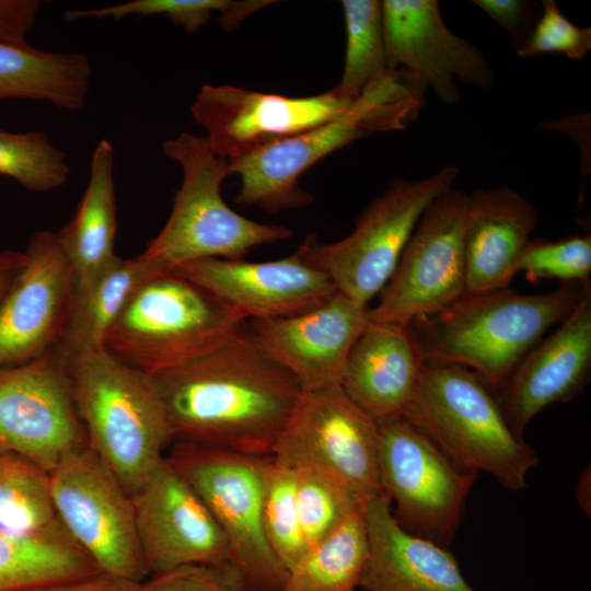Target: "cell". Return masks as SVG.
Wrapping results in <instances>:
<instances>
[{
    "label": "cell",
    "instance_id": "obj_1",
    "mask_svg": "<svg viewBox=\"0 0 591 591\" xmlns=\"http://www.w3.org/2000/svg\"><path fill=\"white\" fill-rule=\"evenodd\" d=\"M151 379L173 442L255 456L273 454L302 394L297 380L241 332Z\"/></svg>",
    "mask_w": 591,
    "mask_h": 591
},
{
    "label": "cell",
    "instance_id": "obj_2",
    "mask_svg": "<svg viewBox=\"0 0 591 591\" xmlns=\"http://www.w3.org/2000/svg\"><path fill=\"white\" fill-rule=\"evenodd\" d=\"M590 291L587 282L563 283L544 293L509 288L466 293L407 328L424 362L465 367L497 389L545 332L565 321Z\"/></svg>",
    "mask_w": 591,
    "mask_h": 591
},
{
    "label": "cell",
    "instance_id": "obj_3",
    "mask_svg": "<svg viewBox=\"0 0 591 591\" xmlns=\"http://www.w3.org/2000/svg\"><path fill=\"white\" fill-rule=\"evenodd\" d=\"M65 354L88 447L132 495L173 442L152 379L105 347Z\"/></svg>",
    "mask_w": 591,
    "mask_h": 591
},
{
    "label": "cell",
    "instance_id": "obj_4",
    "mask_svg": "<svg viewBox=\"0 0 591 591\" xmlns=\"http://www.w3.org/2000/svg\"><path fill=\"white\" fill-rule=\"evenodd\" d=\"M404 419L425 433L456 466L486 473L502 487H528L536 451L509 427L496 394L474 371L424 362Z\"/></svg>",
    "mask_w": 591,
    "mask_h": 591
},
{
    "label": "cell",
    "instance_id": "obj_5",
    "mask_svg": "<svg viewBox=\"0 0 591 591\" xmlns=\"http://www.w3.org/2000/svg\"><path fill=\"white\" fill-rule=\"evenodd\" d=\"M162 149L181 165L183 179L167 221L139 255L152 267L163 271L205 258L242 259L255 246L291 236L290 229L250 220L224 202L229 162L206 137L182 132Z\"/></svg>",
    "mask_w": 591,
    "mask_h": 591
},
{
    "label": "cell",
    "instance_id": "obj_6",
    "mask_svg": "<svg viewBox=\"0 0 591 591\" xmlns=\"http://www.w3.org/2000/svg\"><path fill=\"white\" fill-rule=\"evenodd\" d=\"M245 317L174 270L146 279L106 335L104 347L152 376L217 348Z\"/></svg>",
    "mask_w": 591,
    "mask_h": 591
},
{
    "label": "cell",
    "instance_id": "obj_7",
    "mask_svg": "<svg viewBox=\"0 0 591 591\" xmlns=\"http://www.w3.org/2000/svg\"><path fill=\"white\" fill-rule=\"evenodd\" d=\"M166 459L212 513L244 590L282 591L288 571L268 542L263 518L268 456L173 442Z\"/></svg>",
    "mask_w": 591,
    "mask_h": 591
},
{
    "label": "cell",
    "instance_id": "obj_8",
    "mask_svg": "<svg viewBox=\"0 0 591 591\" xmlns=\"http://www.w3.org/2000/svg\"><path fill=\"white\" fill-rule=\"evenodd\" d=\"M459 174L450 164L424 179H395L357 217L349 235L327 244L311 234L297 250L340 293L368 306L390 280L425 210L453 187Z\"/></svg>",
    "mask_w": 591,
    "mask_h": 591
},
{
    "label": "cell",
    "instance_id": "obj_9",
    "mask_svg": "<svg viewBox=\"0 0 591 591\" xmlns=\"http://www.w3.org/2000/svg\"><path fill=\"white\" fill-rule=\"evenodd\" d=\"M53 501L74 543L103 572L142 583L147 568L131 495L89 447L49 472Z\"/></svg>",
    "mask_w": 591,
    "mask_h": 591
},
{
    "label": "cell",
    "instance_id": "obj_10",
    "mask_svg": "<svg viewBox=\"0 0 591 591\" xmlns=\"http://www.w3.org/2000/svg\"><path fill=\"white\" fill-rule=\"evenodd\" d=\"M379 444L380 424L338 385L302 392L271 456L333 477L364 506L384 495Z\"/></svg>",
    "mask_w": 591,
    "mask_h": 591
},
{
    "label": "cell",
    "instance_id": "obj_11",
    "mask_svg": "<svg viewBox=\"0 0 591 591\" xmlns=\"http://www.w3.org/2000/svg\"><path fill=\"white\" fill-rule=\"evenodd\" d=\"M379 471L382 491L394 502L398 523L447 547L478 474L456 466L404 418L380 424Z\"/></svg>",
    "mask_w": 591,
    "mask_h": 591
},
{
    "label": "cell",
    "instance_id": "obj_12",
    "mask_svg": "<svg viewBox=\"0 0 591 591\" xmlns=\"http://www.w3.org/2000/svg\"><path fill=\"white\" fill-rule=\"evenodd\" d=\"M466 193L453 187L422 213L370 322L407 327L448 309L466 294L464 224Z\"/></svg>",
    "mask_w": 591,
    "mask_h": 591
},
{
    "label": "cell",
    "instance_id": "obj_13",
    "mask_svg": "<svg viewBox=\"0 0 591 591\" xmlns=\"http://www.w3.org/2000/svg\"><path fill=\"white\" fill-rule=\"evenodd\" d=\"M85 447L67 356L59 346L27 363L0 368V452L50 472L68 453Z\"/></svg>",
    "mask_w": 591,
    "mask_h": 591
},
{
    "label": "cell",
    "instance_id": "obj_14",
    "mask_svg": "<svg viewBox=\"0 0 591 591\" xmlns=\"http://www.w3.org/2000/svg\"><path fill=\"white\" fill-rule=\"evenodd\" d=\"M394 130L387 113L369 90L343 115L245 157L228 160L240 177L236 202L276 213L302 208L313 196L299 184L315 163L374 131Z\"/></svg>",
    "mask_w": 591,
    "mask_h": 591
},
{
    "label": "cell",
    "instance_id": "obj_15",
    "mask_svg": "<svg viewBox=\"0 0 591 591\" xmlns=\"http://www.w3.org/2000/svg\"><path fill=\"white\" fill-rule=\"evenodd\" d=\"M354 102L336 88L316 95L290 97L229 84H204L190 112L205 129L212 150L233 160L332 120L346 113Z\"/></svg>",
    "mask_w": 591,
    "mask_h": 591
},
{
    "label": "cell",
    "instance_id": "obj_16",
    "mask_svg": "<svg viewBox=\"0 0 591 591\" xmlns=\"http://www.w3.org/2000/svg\"><path fill=\"white\" fill-rule=\"evenodd\" d=\"M131 498L150 576L186 566H230L229 547L212 513L166 457Z\"/></svg>",
    "mask_w": 591,
    "mask_h": 591
},
{
    "label": "cell",
    "instance_id": "obj_17",
    "mask_svg": "<svg viewBox=\"0 0 591 591\" xmlns=\"http://www.w3.org/2000/svg\"><path fill=\"white\" fill-rule=\"evenodd\" d=\"M383 34L389 69H402L444 105L461 99L456 80L489 89L494 70L482 51L452 33L436 0L382 1Z\"/></svg>",
    "mask_w": 591,
    "mask_h": 591
},
{
    "label": "cell",
    "instance_id": "obj_18",
    "mask_svg": "<svg viewBox=\"0 0 591 591\" xmlns=\"http://www.w3.org/2000/svg\"><path fill=\"white\" fill-rule=\"evenodd\" d=\"M24 253L25 264L0 304V368L58 346L73 303V276L56 233H34Z\"/></svg>",
    "mask_w": 591,
    "mask_h": 591
},
{
    "label": "cell",
    "instance_id": "obj_19",
    "mask_svg": "<svg viewBox=\"0 0 591 591\" xmlns=\"http://www.w3.org/2000/svg\"><path fill=\"white\" fill-rule=\"evenodd\" d=\"M369 306L339 291L306 312L253 320L251 336L302 392L340 385L349 352L369 323Z\"/></svg>",
    "mask_w": 591,
    "mask_h": 591
},
{
    "label": "cell",
    "instance_id": "obj_20",
    "mask_svg": "<svg viewBox=\"0 0 591 591\" xmlns=\"http://www.w3.org/2000/svg\"><path fill=\"white\" fill-rule=\"evenodd\" d=\"M172 270L237 310L245 320L300 314L338 292L331 278L310 265L298 250L268 262L205 258Z\"/></svg>",
    "mask_w": 591,
    "mask_h": 591
},
{
    "label": "cell",
    "instance_id": "obj_21",
    "mask_svg": "<svg viewBox=\"0 0 591 591\" xmlns=\"http://www.w3.org/2000/svg\"><path fill=\"white\" fill-rule=\"evenodd\" d=\"M591 374V291L560 327L540 341L496 390L503 416L520 438L549 405L566 403L587 386Z\"/></svg>",
    "mask_w": 591,
    "mask_h": 591
},
{
    "label": "cell",
    "instance_id": "obj_22",
    "mask_svg": "<svg viewBox=\"0 0 591 591\" xmlns=\"http://www.w3.org/2000/svg\"><path fill=\"white\" fill-rule=\"evenodd\" d=\"M368 555L364 591H476L445 547L404 529L384 495L363 508Z\"/></svg>",
    "mask_w": 591,
    "mask_h": 591
},
{
    "label": "cell",
    "instance_id": "obj_23",
    "mask_svg": "<svg viewBox=\"0 0 591 591\" xmlns=\"http://www.w3.org/2000/svg\"><path fill=\"white\" fill-rule=\"evenodd\" d=\"M538 223L536 208L510 185L467 195L464 252L466 293L508 288Z\"/></svg>",
    "mask_w": 591,
    "mask_h": 591
},
{
    "label": "cell",
    "instance_id": "obj_24",
    "mask_svg": "<svg viewBox=\"0 0 591 591\" xmlns=\"http://www.w3.org/2000/svg\"><path fill=\"white\" fill-rule=\"evenodd\" d=\"M424 361L407 327L370 322L344 369V392L379 424L405 417Z\"/></svg>",
    "mask_w": 591,
    "mask_h": 591
},
{
    "label": "cell",
    "instance_id": "obj_25",
    "mask_svg": "<svg viewBox=\"0 0 591 591\" xmlns=\"http://www.w3.org/2000/svg\"><path fill=\"white\" fill-rule=\"evenodd\" d=\"M116 230L114 147L102 139L92 152L88 186L77 211L56 233L73 276L74 290L86 285L116 257Z\"/></svg>",
    "mask_w": 591,
    "mask_h": 591
},
{
    "label": "cell",
    "instance_id": "obj_26",
    "mask_svg": "<svg viewBox=\"0 0 591 591\" xmlns=\"http://www.w3.org/2000/svg\"><path fill=\"white\" fill-rule=\"evenodd\" d=\"M90 79L91 65L83 54L0 40V101L27 99L74 112L85 103Z\"/></svg>",
    "mask_w": 591,
    "mask_h": 591
},
{
    "label": "cell",
    "instance_id": "obj_27",
    "mask_svg": "<svg viewBox=\"0 0 591 591\" xmlns=\"http://www.w3.org/2000/svg\"><path fill=\"white\" fill-rule=\"evenodd\" d=\"M160 270L139 255H118L93 279L74 290L70 316L59 343L65 352L104 347L105 338L139 286Z\"/></svg>",
    "mask_w": 591,
    "mask_h": 591
},
{
    "label": "cell",
    "instance_id": "obj_28",
    "mask_svg": "<svg viewBox=\"0 0 591 591\" xmlns=\"http://www.w3.org/2000/svg\"><path fill=\"white\" fill-rule=\"evenodd\" d=\"M101 572L66 531L24 535L0 530V591Z\"/></svg>",
    "mask_w": 591,
    "mask_h": 591
},
{
    "label": "cell",
    "instance_id": "obj_29",
    "mask_svg": "<svg viewBox=\"0 0 591 591\" xmlns=\"http://www.w3.org/2000/svg\"><path fill=\"white\" fill-rule=\"evenodd\" d=\"M363 508L308 548L288 571L282 591H354L359 587L368 555Z\"/></svg>",
    "mask_w": 591,
    "mask_h": 591
},
{
    "label": "cell",
    "instance_id": "obj_30",
    "mask_svg": "<svg viewBox=\"0 0 591 591\" xmlns=\"http://www.w3.org/2000/svg\"><path fill=\"white\" fill-rule=\"evenodd\" d=\"M0 530L24 535L66 531L53 501L49 472L9 452H0Z\"/></svg>",
    "mask_w": 591,
    "mask_h": 591
},
{
    "label": "cell",
    "instance_id": "obj_31",
    "mask_svg": "<svg viewBox=\"0 0 591 591\" xmlns=\"http://www.w3.org/2000/svg\"><path fill=\"white\" fill-rule=\"evenodd\" d=\"M346 54L339 83L345 97L356 101L364 88L385 73L387 68L382 1L343 0Z\"/></svg>",
    "mask_w": 591,
    "mask_h": 591
},
{
    "label": "cell",
    "instance_id": "obj_32",
    "mask_svg": "<svg viewBox=\"0 0 591 591\" xmlns=\"http://www.w3.org/2000/svg\"><path fill=\"white\" fill-rule=\"evenodd\" d=\"M275 3L268 0H132L95 9L69 10L65 12L66 22L89 19L121 20L127 16L163 15L186 32L201 28L213 12H219V23L224 31L235 28L243 20L258 10Z\"/></svg>",
    "mask_w": 591,
    "mask_h": 591
},
{
    "label": "cell",
    "instance_id": "obj_33",
    "mask_svg": "<svg viewBox=\"0 0 591 591\" xmlns=\"http://www.w3.org/2000/svg\"><path fill=\"white\" fill-rule=\"evenodd\" d=\"M0 175L15 179L30 192L45 193L67 183L70 166L66 153L46 134L0 128Z\"/></svg>",
    "mask_w": 591,
    "mask_h": 591
},
{
    "label": "cell",
    "instance_id": "obj_34",
    "mask_svg": "<svg viewBox=\"0 0 591 591\" xmlns=\"http://www.w3.org/2000/svg\"><path fill=\"white\" fill-rule=\"evenodd\" d=\"M296 486V468L268 456L263 501L264 526L275 555L287 571L309 548L300 524Z\"/></svg>",
    "mask_w": 591,
    "mask_h": 591
},
{
    "label": "cell",
    "instance_id": "obj_35",
    "mask_svg": "<svg viewBox=\"0 0 591 591\" xmlns=\"http://www.w3.org/2000/svg\"><path fill=\"white\" fill-rule=\"evenodd\" d=\"M297 507L302 532L311 547L336 531L364 506L344 485L313 468H296Z\"/></svg>",
    "mask_w": 591,
    "mask_h": 591
},
{
    "label": "cell",
    "instance_id": "obj_36",
    "mask_svg": "<svg viewBox=\"0 0 591 591\" xmlns=\"http://www.w3.org/2000/svg\"><path fill=\"white\" fill-rule=\"evenodd\" d=\"M517 273L531 281L556 279L563 283H587L591 275V235L556 241L530 240L521 252Z\"/></svg>",
    "mask_w": 591,
    "mask_h": 591
},
{
    "label": "cell",
    "instance_id": "obj_37",
    "mask_svg": "<svg viewBox=\"0 0 591 591\" xmlns=\"http://www.w3.org/2000/svg\"><path fill=\"white\" fill-rule=\"evenodd\" d=\"M591 50V28L571 23L554 0H544L542 13L525 40L515 48L519 57L561 53L582 59Z\"/></svg>",
    "mask_w": 591,
    "mask_h": 591
},
{
    "label": "cell",
    "instance_id": "obj_38",
    "mask_svg": "<svg viewBox=\"0 0 591 591\" xmlns=\"http://www.w3.org/2000/svg\"><path fill=\"white\" fill-rule=\"evenodd\" d=\"M141 591H245L230 566H186L153 573L141 583Z\"/></svg>",
    "mask_w": 591,
    "mask_h": 591
},
{
    "label": "cell",
    "instance_id": "obj_39",
    "mask_svg": "<svg viewBox=\"0 0 591 591\" xmlns=\"http://www.w3.org/2000/svg\"><path fill=\"white\" fill-rule=\"evenodd\" d=\"M39 8L38 0H0V40H25Z\"/></svg>",
    "mask_w": 591,
    "mask_h": 591
},
{
    "label": "cell",
    "instance_id": "obj_40",
    "mask_svg": "<svg viewBox=\"0 0 591 591\" xmlns=\"http://www.w3.org/2000/svg\"><path fill=\"white\" fill-rule=\"evenodd\" d=\"M474 4L495 20L511 38H517L515 48L520 45L533 3L522 0H475Z\"/></svg>",
    "mask_w": 591,
    "mask_h": 591
},
{
    "label": "cell",
    "instance_id": "obj_41",
    "mask_svg": "<svg viewBox=\"0 0 591 591\" xmlns=\"http://www.w3.org/2000/svg\"><path fill=\"white\" fill-rule=\"evenodd\" d=\"M19 591H141V583L101 571Z\"/></svg>",
    "mask_w": 591,
    "mask_h": 591
},
{
    "label": "cell",
    "instance_id": "obj_42",
    "mask_svg": "<svg viewBox=\"0 0 591 591\" xmlns=\"http://www.w3.org/2000/svg\"><path fill=\"white\" fill-rule=\"evenodd\" d=\"M26 260L24 252L5 250L0 252V304Z\"/></svg>",
    "mask_w": 591,
    "mask_h": 591
},
{
    "label": "cell",
    "instance_id": "obj_43",
    "mask_svg": "<svg viewBox=\"0 0 591 591\" xmlns=\"http://www.w3.org/2000/svg\"><path fill=\"white\" fill-rule=\"evenodd\" d=\"M354 591H358V590L356 589V590H354Z\"/></svg>",
    "mask_w": 591,
    "mask_h": 591
}]
</instances>
